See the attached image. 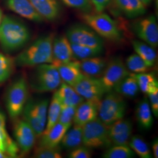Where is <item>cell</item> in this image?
Here are the masks:
<instances>
[{
    "mask_svg": "<svg viewBox=\"0 0 158 158\" xmlns=\"http://www.w3.org/2000/svg\"><path fill=\"white\" fill-rule=\"evenodd\" d=\"M31 37L28 27L14 17L6 16L0 25V45L6 52L18 51L25 45Z\"/></svg>",
    "mask_w": 158,
    "mask_h": 158,
    "instance_id": "cell-1",
    "label": "cell"
},
{
    "mask_svg": "<svg viewBox=\"0 0 158 158\" xmlns=\"http://www.w3.org/2000/svg\"><path fill=\"white\" fill-rule=\"evenodd\" d=\"M53 35L41 36L20 53L15 63L21 67L36 66L45 63H52V45Z\"/></svg>",
    "mask_w": 158,
    "mask_h": 158,
    "instance_id": "cell-2",
    "label": "cell"
},
{
    "mask_svg": "<svg viewBox=\"0 0 158 158\" xmlns=\"http://www.w3.org/2000/svg\"><path fill=\"white\" fill-rule=\"evenodd\" d=\"M127 104L124 97L114 91L107 93L99 102L98 118L107 126L124 118Z\"/></svg>",
    "mask_w": 158,
    "mask_h": 158,
    "instance_id": "cell-3",
    "label": "cell"
},
{
    "mask_svg": "<svg viewBox=\"0 0 158 158\" xmlns=\"http://www.w3.org/2000/svg\"><path fill=\"white\" fill-rule=\"evenodd\" d=\"M36 66L30 81L32 89L38 93L57 90L62 81L56 67L52 63L42 64Z\"/></svg>",
    "mask_w": 158,
    "mask_h": 158,
    "instance_id": "cell-4",
    "label": "cell"
},
{
    "mask_svg": "<svg viewBox=\"0 0 158 158\" xmlns=\"http://www.w3.org/2000/svg\"><path fill=\"white\" fill-rule=\"evenodd\" d=\"M83 19L102 38L114 42H119L123 39V34L117 23L106 14H84Z\"/></svg>",
    "mask_w": 158,
    "mask_h": 158,
    "instance_id": "cell-5",
    "label": "cell"
},
{
    "mask_svg": "<svg viewBox=\"0 0 158 158\" xmlns=\"http://www.w3.org/2000/svg\"><path fill=\"white\" fill-rule=\"evenodd\" d=\"M82 145L91 149H107L112 145L108 126L98 117L82 126Z\"/></svg>",
    "mask_w": 158,
    "mask_h": 158,
    "instance_id": "cell-6",
    "label": "cell"
},
{
    "mask_svg": "<svg viewBox=\"0 0 158 158\" xmlns=\"http://www.w3.org/2000/svg\"><path fill=\"white\" fill-rule=\"evenodd\" d=\"M28 85L25 79L21 77L12 83L7 91L6 107L11 118H17L23 113L28 100Z\"/></svg>",
    "mask_w": 158,
    "mask_h": 158,
    "instance_id": "cell-7",
    "label": "cell"
},
{
    "mask_svg": "<svg viewBox=\"0 0 158 158\" xmlns=\"http://www.w3.org/2000/svg\"><path fill=\"white\" fill-rule=\"evenodd\" d=\"M66 36L71 44L104 48L102 38L88 25H73L67 29Z\"/></svg>",
    "mask_w": 158,
    "mask_h": 158,
    "instance_id": "cell-8",
    "label": "cell"
},
{
    "mask_svg": "<svg viewBox=\"0 0 158 158\" xmlns=\"http://www.w3.org/2000/svg\"><path fill=\"white\" fill-rule=\"evenodd\" d=\"M130 73L122 59L115 57L108 62L106 68L99 79L108 93L113 90L114 87Z\"/></svg>",
    "mask_w": 158,
    "mask_h": 158,
    "instance_id": "cell-9",
    "label": "cell"
},
{
    "mask_svg": "<svg viewBox=\"0 0 158 158\" xmlns=\"http://www.w3.org/2000/svg\"><path fill=\"white\" fill-rule=\"evenodd\" d=\"M131 28L142 41L156 48L158 45V27L154 15L138 19L132 23Z\"/></svg>",
    "mask_w": 158,
    "mask_h": 158,
    "instance_id": "cell-10",
    "label": "cell"
},
{
    "mask_svg": "<svg viewBox=\"0 0 158 158\" xmlns=\"http://www.w3.org/2000/svg\"><path fill=\"white\" fill-rule=\"evenodd\" d=\"M73 87L85 100L100 101L107 93L99 78L85 76Z\"/></svg>",
    "mask_w": 158,
    "mask_h": 158,
    "instance_id": "cell-11",
    "label": "cell"
},
{
    "mask_svg": "<svg viewBox=\"0 0 158 158\" xmlns=\"http://www.w3.org/2000/svg\"><path fill=\"white\" fill-rule=\"evenodd\" d=\"M133 131L130 119H120L108 126V135L112 145H128Z\"/></svg>",
    "mask_w": 158,
    "mask_h": 158,
    "instance_id": "cell-12",
    "label": "cell"
},
{
    "mask_svg": "<svg viewBox=\"0 0 158 158\" xmlns=\"http://www.w3.org/2000/svg\"><path fill=\"white\" fill-rule=\"evenodd\" d=\"M14 136L17 145L23 153H27L35 145L36 135L33 129L25 121L19 120L15 125Z\"/></svg>",
    "mask_w": 158,
    "mask_h": 158,
    "instance_id": "cell-13",
    "label": "cell"
},
{
    "mask_svg": "<svg viewBox=\"0 0 158 158\" xmlns=\"http://www.w3.org/2000/svg\"><path fill=\"white\" fill-rule=\"evenodd\" d=\"M100 101L85 100L76 107L73 125L83 126L98 117V106Z\"/></svg>",
    "mask_w": 158,
    "mask_h": 158,
    "instance_id": "cell-14",
    "label": "cell"
},
{
    "mask_svg": "<svg viewBox=\"0 0 158 158\" xmlns=\"http://www.w3.org/2000/svg\"><path fill=\"white\" fill-rule=\"evenodd\" d=\"M52 56V64L55 66L65 64L73 60L71 45L66 36H59L53 39Z\"/></svg>",
    "mask_w": 158,
    "mask_h": 158,
    "instance_id": "cell-15",
    "label": "cell"
},
{
    "mask_svg": "<svg viewBox=\"0 0 158 158\" xmlns=\"http://www.w3.org/2000/svg\"><path fill=\"white\" fill-rule=\"evenodd\" d=\"M6 5L12 11L30 21L40 23L44 19L29 0H6Z\"/></svg>",
    "mask_w": 158,
    "mask_h": 158,
    "instance_id": "cell-16",
    "label": "cell"
},
{
    "mask_svg": "<svg viewBox=\"0 0 158 158\" xmlns=\"http://www.w3.org/2000/svg\"><path fill=\"white\" fill-rule=\"evenodd\" d=\"M70 128L57 122L51 130L40 135L37 148H53L59 147L63 136Z\"/></svg>",
    "mask_w": 158,
    "mask_h": 158,
    "instance_id": "cell-17",
    "label": "cell"
},
{
    "mask_svg": "<svg viewBox=\"0 0 158 158\" xmlns=\"http://www.w3.org/2000/svg\"><path fill=\"white\" fill-rule=\"evenodd\" d=\"M55 66L63 82L72 87L85 76L81 70L80 60L73 59L67 63Z\"/></svg>",
    "mask_w": 158,
    "mask_h": 158,
    "instance_id": "cell-18",
    "label": "cell"
},
{
    "mask_svg": "<svg viewBox=\"0 0 158 158\" xmlns=\"http://www.w3.org/2000/svg\"><path fill=\"white\" fill-rule=\"evenodd\" d=\"M43 19L52 21L59 17L61 6L58 0H29Z\"/></svg>",
    "mask_w": 158,
    "mask_h": 158,
    "instance_id": "cell-19",
    "label": "cell"
},
{
    "mask_svg": "<svg viewBox=\"0 0 158 158\" xmlns=\"http://www.w3.org/2000/svg\"><path fill=\"white\" fill-rule=\"evenodd\" d=\"M108 61L103 57H93L80 60L82 73L85 76L100 78L107 66Z\"/></svg>",
    "mask_w": 158,
    "mask_h": 158,
    "instance_id": "cell-20",
    "label": "cell"
},
{
    "mask_svg": "<svg viewBox=\"0 0 158 158\" xmlns=\"http://www.w3.org/2000/svg\"><path fill=\"white\" fill-rule=\"evenodd\" d=\"M113 2L117 10L127 18H137L146 12V6L139 0H113Z\"/></svg>",
    "mask_w": 158,
    "mask_h": 158,
    "instance_id": "cell-21",
    "label": "cell"
},
{
    "mask_svg": "<svg viewBox=\"0 0 158 158\" xmlns=\"http://www.w3.org/2000/svg\"><path fill=\"white\" fill-rule=\"evenodd\" d=\"M62 105L77 107L85 100L75 90L73 87L62 82L54 93Z\"/></svg>",
    "mask_w": 158,
    "mask_h": 158,
    "instance_id": "cell-22",
    "label": "cell"
},
{
    "mask_svg": "<svg viewBox=\"0 0 158 158\" xmlns=\"http://www.w3.org/2000/svg\"><path fill=\"white\" fill-rule=\"evenodd\" d=\"M135 114L136 121L142 129L149 130L152 128L153 113L148 98H144L138 103Z\"/></svg>",
    "mask_w": 158,
    "mask_h": 158,
    "instance_id": "cell-23",
    "label": "cell"
},
{
    "mask_svg": "<svg viewBox=\"0 0 158 158\" xmlns=\"http://www.w3.org/2000/svg\"><path fill=\"white\" fill-rule=\"evenodd\" d=\"M113 91L126 98H134L139 92V87L132 73L123 79L113 89Z\"/></svg>",
    "mask_w": 158,
    "mask_h": 158,
    "instance_id": "cell-24",
    "label": "cell"
},
{
    "mask_svg": "<svg viewBox=\"0 0 158 158\" xmlns=\"http://www.w3.org/2000/svg\"><path fill=\"white\" fill-rule=\"evenodd\" d=\"M131 44L136 53L141 57L149 68L153 67L157 59V53L155 48L138 40H133Z\"/></svg>",
    "mask_w": 158,
    "mask_h": 158,
    "instance_id": "cell-25",
    "label": "cell"
},
{
    "mask_svg": "<svg viewBox=\"0 0 158 158\" xmlns=\"http://www.w3.org/2000/svg\"><path fill=\"white\" fill-rule=\"evenodd\" d=\"M60 147L66 150H72L82 145V126L74 125L63 136Z\"/></svg>",
    "mask_w": 158,
    "mask_h": 158,
    "instance_id": "cell-26",
    "label": "cell"
},
{
    "mask_svg": "<svg viewBox=\"0 0 158 158\" xmlns=\"http://www.w3.org/2000/svg\"><path fill=\"white\" fill-rule=\"evenodd\" d=\"M23 120H25L33 130L37 137H40L44 132L46 127V123L43 121L38 114L35 113L27 102L23 110Z\"/></svg>",
    "mask_w": 158,
    "mask_h": 158,
    "instance_id": "cell-27",
    "label": "cell"
},
{
    "mask_svg": "<svg viewBox=\"0 0 158 158\" xmlns=\"http://www.w3.org/2000/svg\"><path fill=\"white\" fill-rule=\"evenodd\" d=\"M139 85V90L148 94L158 90V81L154 74L152 73H132Z\"/></svg>",
    "mask_w": 158,
    "mask_h": 158,
    "instance_id": "cell-28",
    "label": "cell"
},
{
    "mask_svg": "<svg viewBox=\"0 0 158 158\" xmlns=\"http://www.w3.org/2000/svg\"><path fill=\"white\" fill-rule=\"evenodd\" d=\"M71 48L74 60H81L93 57L101 56L104 51V48L91 47L71 44Z\"/></svg>",
    "mask_w": 158,
    "mask_h": 158,
    "instance_id": "cell-29",
    "label": "cell"
},
{
    "mask_svg": "<svg viewBox=\"0 0 158 158\" xmlns=\"http://www.w3.org/2000/svg\"><path fill=\"white\" fill-rule=\"evenodd\" d=\"M61 103L57 98L53 94L51 103L50 104H49L45 128L43 133L46 132L49 130H51L58 122L61 110Z\"/></svg>",
    "mask_w": 158,
    "mask_h": 158,
    "instance_id": "cell-30",
    "label": "cell"
},
{
    "mask_svg": "<svg viewBox=\"0 0 158 158\" xmlns=\"http://www.w3.org/2000/svg\"><path fill=\"white\" fill-rule=\"evenodd\" d=\"M135 153L128 145H113L102 155L104 158H132Z\"/></svg>",
    "mask_w": 158,
    "mask_h": 158,
    "instance_id": "cell-31",
    "label": "cell"
},
{
    "mask_svg": "<svg viewBox=\"0 0 158 158\" xmlns=\"http://www.w3.org/2000/svg\"><path fill=\"white\" fill-rule=\"evenodd\" d=\"M128 146L141 158H151V151L147 142L139 136L134 135L131 137Z\"/></svg>",
    "mask_w": 158,
    "mask_h": 158,
    "instance_id": "cell-32",
    "label": "cell"
},
{
    "mask_svg": "<svg viewBox=\"0 0 158 158\" xmlns=\"http://www.w3.org/2000/svg\"><path fill=\"white\" fill-rule=\"evenodd\" d=\"M125 65L128 70L132 73L148 72L151 69L136 53L131 55L127 58Z\"/></svg>",
    "mask_w": 158,
    "mask_h": 158,
    "instance_id": "cell-33",
    "label": "cell"
},
{
    "mask_svg": "<svg viewBox=\"0 0 158 158\" xmlns=\"http://www.w3.org/2000/svg\"><path fill=\"white\" fill-rule=\"evenodd\" d=\"M14 68L11 59L0 53V83L4 82L11 76Z\"/></svg>",
    "mask_w": 158,
    "mask_h": 158,
    "instance_id": "cell-34",
    "label": "cell"
},
{
    "mask_svg": "<svg viewBox=\"0 0 158 158\" xmlns=\"http://www.w3.org/2000/svg\"><path fill=\"white\" fill-rule=\"evenodd\" d=\"M76 109L75 106L62 104L58 123L71 127L73 122Z\"/></svg>",
    "mask_w": 158,
    "mask_h": 158,
    "instance_id": "cell-35",
    "label": "cell"
},
{
    "mask_svg": "<svg viewBox=\"0 0 158 158\" xmlns=\"http://www.w3.org/2000/svg\"><path fill=\"white\" fill-rule=\"evenodd\" d=\"M70 8L78 10L84 14H89L92 11L93 6L90 0H61Z\"/></svg>",
    "mask_w": 158,
    "mask_h": 158,
    "instance_id": "cell-36",
    "label": "cell"
},
{
    "mask_svg": "<svg viewBox=\"0 0 158 158\" xmlns=\"http://www.w3.org/2000/svg\"><path fill=\"white\" fill-rule=\"evenodd\" d=\"M34 157L38 158H61L62 155L58 147L53 148H36Z\"/></svg>",
    "mask_w": 158,
    "mask_h": 158,
    "instance_id": "cell-37",
    "label": "cell"
},
{
    "mask_svg": "<svg viewBox=\"0 0 158 158\" xmlns=\"http://www.w3.org/2000/svg\"><path fill=\"white\" fill-rule=\"evenodd\" d=\"M68 158H91V152L90 149L81 145L76 148L68 155Z\"/></svg>",
    "mask_w": 158,
    "mask_h": 158,
    "instance_id": "cell-38",
    "label": "cell"
},
{
    "mask_svg": "<svg viewBox=\"0 0 158 158\" xmlns=\"http://www.w3.org/2000/svg\"><path fill=\"white\" fill-rule=\"evenodd\" d=\"M149 97V102L152 110L153 115L158 117V90L147 94Z\"/></svg>",
    "mask_w": 158,
    "mask_h": 158,
    "instance_id": "cell-39",
    "label": "cell"
},
{
    "mask_svg": "<svg viewBox=\"0 0 158 158\" xmlns=\"http://www.w3.org/2000/svg\"><path fill=\"white\" fill-rule=\"evenodd\" d=\"M91 2L94 6L97 13H101L106 10L110 4L111 0H90Z\"/></svg>",
    "mask_w": 158,
    "mask_h": 158,
    "instance_id": "cell-40",
    "label": "cell"
},
{
    "mask_svg": "<svg viewBox=\"0 0 158 158\" xmlns=\"http://www.w3.org/2000/svg\"><path fill=\"white\" fill-rule=\"evenodd\" d=\"M152 148L153 155L154 158H158V138H155L152 143Z\"/></svg>",
    "mask_w": 158,
    "mask_h": 158,
    "instance_id": "cell-41",
    "label": "cell"
},
{
    "mask_svg": "<svg viewBox=\"0 0 158 158\" xmlns=\"http://www.w3.org/2000/svg\"><path fill=\"white\" fill-rule=\"evenodd\" d=\"M6 128V118L4 114L0 111V128Z\"/></svg>",
    "mask_w": 158,
    "mask_h": 158,
    "instance_id": "cell-42",
    "label": "cell"
},
{
    "mask_svg": "<svg viewBox=\"0 0 158 158\" xmlns=\"http://www.w3.org/2000/svg\"><path fill=\"white\" fill-rule=\"evenodd\" d=\"M139 1L145 6L149 5L152 1V0H139Z\"/></svg>",
    "mask_w": 158,
    "mask_h": 158,
    "instance_id": "cell-43",
    "label": "cell"
},
{
    "mask_svg": "<svg viewBox=\"0 0 158 158\" xmlns=\"http://www.w3.org/2000/svg\"><path fill=\"white\" fill-rule=\"evenodd\" d=\"M2 18H3V17H2V10H1V8H0V25H1V22H2Z\"/></svg>",
    "mask_w": 158,
    "mask_h": 158,
    "instance_id": "cell-44",
    "label": "cell"
},
{
    "mask_svg": "<svg viewBox=\"0 0 158 158\" xmlns=\"http://www.w3.org/2000/svg\"><path fill=\"white\" fill-rule=\"evenodd\" d=\"M0 149L2 150V151H4V150H3V147H2V143L1 137H0Z\"/></svg>",
    "mask_w": 158,
    "mask_h": 158,
    "instance_id": "cell-45",
    "label": "cell"
}]
</instances>
